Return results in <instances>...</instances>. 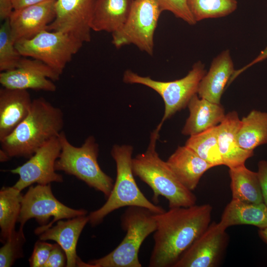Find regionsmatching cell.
<instances>
[{
  "instance_id": "obj_1",
  "label": "cell",
  "mask_w": 267,
  "mask_h": 267,
  "mask_svg": "<svg viewBox=\"0 0 267 267\" xmlns=\"http://www.w3.org/2000/svg\"><path fill=\"white\" fill-rule=\"evenodd\" d=\"M209 204L170 208L155 214L156 229L150 267H174L182 254L210 225Z\"/></svg>"
},
{
  "instance_id": "obj_2",
  "label": "cell",
  "mask_w": 267,
  "mask_h": 267,
  "mask_svg": "<svg viewBox=\"0 0 267 267\" xmlns=\"http://www.w3.org/2000/svg\"><path fill=\"white\" fill-rule=\"evenodd\" d=\"M62 110L44 97L33 100L24 120L0 142L1 148L10 158H30L43 144L57 136L64 127Z\"/></svg>"
},
{
  "instance_id": "obj_3",
  "label": "cell",
  "mask_w": 267,
  "mask_h": 267,
  "mask_svg": "<svg viewBox=\"0 0 267 267\" xmlns=\"http://www.w3.org/2000/svg\"><path fill=\"white\" fill-rule=\"evenodd\" d=\"M160 130L157 128L151 134L145 152L133 158L134 174L151 188L155 202H158L159 196H162L168 200L169 208L194 205L196 196L178 180L156 150Z\"/></svg>"
},
{
  "instance_id": "obj_4",
  "label": "cell",
  "mask_w": 267,
  "mask_h": 267,
  "mask_svg": "<svg viewBox=\"0 0 267 267\" xmlns=\"http://www.w3.org/2000/svg\"><path fill=\"white\" fill-rule=\"evenodd\" d=\"M133 152L131 145L113 146L111 154L116 166V180L105 204L88 215L89 222L92 226L100 223L108 214L124 207H141L156 214L165 211L150 201L138 187L132 168Z\"/></svg>"
},
{
  "instance_id": "obj_5",
  "label": "cell",
  "mask_w": 267,
  "mask_h": 267,
  "mask_svg": "<svg viewBox=\"0 0 267 267\" xmlns=\"http://www.w3.org/2000/svg\"><path fill=\"white\" fill-rule=\"evenodd\" d=\"M155 214L149 209L128 207L121 217L126 234L112 251L99 259L89 261L90 267H141L138 253L144 240L155 231Z\"/></svg>"
},
{
  "instance_id": "obj_6",
  "label": "cell",
  "mask_w": 267,
  "mask_h": 267,
  "mask_svg": "<svg viewBox=\"0 0 267 267\" xmlns=\"http://www.w3.org/2000/svg\"><path fill=\"white\" fill-rule=\"evenodd\" d=\"M59 138L61 152L55 162V170L76 177L108 198L113 187V180L98 164L99 146L95 138L89 136L80 147L72 144L63 131Z\"/></svg>"
},
{
  "instance_id": "obj_7",
  "label": "cell",
  "mask_w": 267,
  "mask_h": 267,
  "mask_svg": "<svg viewBox=\"0 0 267 267\" xmlns=\"http://www.w3.org/2000/svg\"><path fill=\"white\" fill-rule=\"evenodd\" d=\"M207 73L201 61L195 63L183 78L173 81H156L150 77H144L130 70H126L123 81L128 84H140L157 92L162 98L165 110L162 119L157 128L161 129L164 122L176 112L185 108L191 98L197 94L199 83Z\"/></svg>"
},
{
  "instance_id": "obj_8",
  "label": "cell",
  "mask_w": 267,
  "mask_h": 267,
  "mask_svg": "<svg viewBox=\"0 0 267 267\" xmlns=\"http://www.w3.org/2000/svg\"><path fill=\"white\" fill-rule=\"evenodd\" d=\"M83 44L68 33L45 30L31 39L16 42L15 46L22 56L39 60L61 75Z\"/></svg>"
},
{
  "instance_id": "obj_9",
  "label": "cell",
  "mask_w": 267,
  "mask_h": 267,
  "mask_svg": "<svg viewBox=\"0 0 267 267\" xmlns=\"http://www.w3.org/2000/svg\"><path fill=\"white\" fill-rule=\"evenodd\" d=\"M163 11L156 0H133L125 24L112 34L116 48L134 44L150 55L154 53V37Z\"/></svg>"
},
{
  "instance_id": "obj_10",
  "label": "cell",
  "mask_w": 267,
  "mask_h": 267,
  "mask_svg": "<svg viewBox=\"0 0 267 267\" xmlns=\"http://www.w3.org/2000/svg\"><path fill=\"white\" fill-rule=\"evenodd\" d=\"M87 214L86 210L71 208L58 200L52 193L50 184H38L30 186L23 195L17 222L23 227L29 220L35 219L41 225L35 230V233L40 235L56 222Z\"/></svg>"
},
{
  "instance_id": "obj_11",
  "label": "cell",
  "mask_w": 267,
  "mask_h": 267,
  "mask_svg": "<svg viewBox=\"0 0 267 267\" xmlns=\"http://www.w3.org/2000/svg\"><path fill=\"white\" fill-rule=\"evenodd\" d=\"M60 152L59 135L48 140L26 163L9 170L12 174L19 176L13 186L21 191L36 183L46 185L52 182H62V176L55 169V162Z\"/></svg>"
},
{
  "instance_id": "obj_12",
  "label": "cell",
  "mask_w": 267,
  "mask_h": 267,
  "mask_svg": "<svg viewBox=\"0 0 267 267\" xmlns=\"http://www.w3.org/2000/svg\"><path fill=\"white\" fill-rule=\"evenodd\" d=\"M60 75L44 62L23 57L15 69L0 73V83L3 88L29 89L54 92Z\"/></svg>"
},
{
  "instance_id": "obj_13",
  "label": "cell",
  "mask_w": 267,
  "mask_h": 267,
  "mask_svg": "<svg viewBox=\"0 0 267 267\" xmlns=\"http://www.w3.org/2000/svg\"><path fill=\"white\" fill-rule=\"evenodd\" d=\"M95 2V0H56V16L47 30L68 33L83 43L90 42Z\"/></svg>"
},
{
  "instance_id": "obj_14",
  "label": "cell",
  "mask_w": 267,
  "mask_h": 267,
  "mask_svg": "<svg viewBox=\"0 0 267 267\" xmlns=\"http://www.w3.org/2000/svg\"><path fill=\"white\" fill-rule=\"evenodd\" d=\"M227 235L218 223L210 224L182 254L173 267H214L220 262Z\"/></svg>"
},
{
  "instance_id": "obj_15",
  "label": "cell",
  "mask_w": 267,
  "mask_h": 267,
  "mask_svg": "<svg viewBox=\"0 0 267 267\" xmlns=\"http://www.w3.org/2000/svg\"><path fill=\"white\" fill-rule=\"evenodd\" d=\"M55 1L51 0L14 10L8 20L15 43L31 39L47 30L56 16Z\"/></svg>"
},
{
  "instance_id": "obj_16",
  "label": "cell",
  "mask_w": 267,
  "mask_h": 267,
  "mask_svg": "<svg viewBox=\"0 0 267 267\" xmlns=\"http://www.w3.org/2000/svg\"><path fill=\"white\" fill-rule=\"evenodd\" d=\"M89 222V216L86 215L67 221L59 220L55 225L49 227L39 235V239L56 242L66 253L67 267H87V263L82 261L77 256L76 247L80 234Z\"/></svg>"
},
{
  "instance_id": "obj_17",
  "label": "cell",
  "mask_w": 267,
  "mask_h": 267,
  "mask_svg": "<svg viewBox=\"0 0 267 267\" xmlns=\"http://www.w3.org/2000/svg\"><path fill=\"white\" fill-rule=\"evenodd\" d=\"M32 101L28 90L3 87L0 89V141L27 117Z\"/></svg>"
},
{
  "instance_id": "obj_18",
  "label": "cell",
  "mask_w": 267,
  "mask_h": 267,
  "mask_svg": "<svg viewBox=\"0 0 267 267\" xmlns=\"http://www.w3.org/2000/svg\"><path fill=\"white\" fill-rule=\"evenodd\" d=\"M238 113L231 111L227 114L218 127V139L223 165L229 168L245 165L254 155V151L242 148L237 141L236 134L240 125Z\"/></svg>"
},
{
  "instance_id": "obj_19",
  "label": "cell",
  "mask_w": 267,
  "mask_h": 267,
  "mask_svg": "<svg viewBox=\"0 0 267 267\" xmlns=\"http://www.w3.org/2000/svg\"><path fill=\"white\" fill-rule=\"evenodd\" d=\"M166 162L178 180L192 191L203 175L214 167L186 145L178 146Z\"/></svg>"
},
{
  "instance_id": "obj_20",
  "label": "cell",
  "mask_w": 267,
  "mask_h": 267,
  "mask_svg": "<svg viewBox=\"0 0 267 267\" xmlns=\"http://www.w3.org/2000/svg\"><path fill=\"white\" fill-rule=\"evenodd\" d=\"M234 71L230 51L223 50L213 59L208 72L201 80L197 91L198 96L220 104L225 87Z\"/></svg>"
},
{
  "instance_id": "obj_21",
  "label": "cell",
  "mask_w": 267,
  "mask_h": 267,
  "mask_svg": "<svg viewBox=\"0 0 267 267\" xmlns=\"http://www.w3.org/2000/svg\"><path fill=\"white\" fill-rule=\"evenodd\" d=\"M187 106L189 115L181 131L185 135H195L217 126L226 115L221 104L200 98L197 94L191 98Z\"/></svg>"
},
{
  "instance_id": "obj_22",
  "label": "cell",
  "mask_w": 267,
  "mask_h": 267,
  "mask_svg": "<svg viewBox=\"0 0 267 267\" xmlns=\"http://www.w3.org/2000/svg\"><path fill=\"white\" fill-rule=\"evenodd\" d=\"M133 0H95L91 30L112 34L120 29L129 15Z\"/></svg>"
},
{
  "instance_id": "obj_23",
  "label": "cell",
  "mask_w": 267,
  "mask_h": 267,
  "mask_svg": "<svg viewBox=\"0 0 267 267\" xmlns=\"http://www.w3.org/2000/svg\"><path fill=\"white\" fill-rule=\"evenodd\" d=\"M222 228L247 224L260 229L267 227V206L264 203H253L232 199L225 207L220 222Z\"/></svg>"
},
{
  "instance_id": "obj_24",
  "label": "cell",
  "mask_w": 267,
  "mask_h": 267,
  "mask_svg": "<svg viewBox=\"0 0 267 267\" xmlns=\"http://www.w3.org/2000/svg\"><path fill=\"white\" fill-rule=\"evenodd\" d=\"M229 169L232 199L253 203L264 202L257 172L249 170L245 165Z\"/></svg>"
},
{
  "instance_id": "obj_25",
  "label": "cell",
  "mask_w": 267,
  "mask_h": 267,
  "mask_svg": "<svg viewBox=\"0 0 267 267\" xmlns=\"http://www.w3.org/2000/svg\"><path fill=\"white\" fill-rule=\"evenodd\" d=\"M236 139L240 147L248 151L267 144V112L253 110L243 117Z\"/></svg>"
},
{
  "instance_id": "obj_26",
  "label": "cell",
  "mask_w": 267,
  "mask_h": 267,
  "mask_svg": "<svg viewBox=\"0 0 267 267\" xmlns=\"http://www.w3.org/2000/svg\"><path fill=\"white\" fill-rule=\"evenodd\" d=\"M23 195L12 187H2L0 190V241L4 243L15 230L20 213Z\"/></svg>"
},
{
  "instance_id": "obj_27",
  "label": "cell",
  "mask_w": 267,
  "mask_h": 267,
  "mask_svg": "<svg viewBox=\"0 0 267 267\" xmlns=\"http://www.w3.org/2000/svg\"><path fill=\"white\" fill-rule=\"evenodd\" d=\"M185 145L213 167L223 165L218 144L217 126L190 136Z\"/></svg>"
},
{
  "instance_id": "obj_28",
  "label": "cell",
  "mask_w": 267,
  "mask_h": 267,
  "mask_svg": "<svg viewBox=\"0 0 267 267\" xmlns=\"http://www.w3.org/2000/svg\"><path fill=\"white\" fill-rule=\"evenodd\" d=\"M189 10L197 22L226 16L237 7V0H186Z\"/></svg>"
},
{
  "instance_id": "obj_29",
  "label": "cell",
  "mask_w": 267,
  "mask_h": 267,
  "mask_svg": "<svg viewBox=\"0 0 267 267\" xmlns=\"http://www.w3.org/2000/svg\"><path fill=\"white\" fill-rule=\"evenodd\" d=\"M23 56L15 46L9 24L8 19L0 27V71L1 72L16 68Z\"/></svg>"
},
{
  "instance_id": "obj_30",
  "label": "cell",
  "mask_w": 267,
  "mask_h": 267,
  "mask_svg": "<svg viewBox=\"0 0 267 267\" xmlns=\"http://www.w3.org/2000/svg\"><path fill=\"white\" fill-rule=\"evenodd\" d=\"M26 242L23 227L14 230L0 249V267H10L23 257V246Z\"/></svg>"
},
{
  "instance_id": "obj_31",
  "label": "cell",
  "mask_w": 267,
  "mask_h": 267,
  "mask_svg": "<svg viewBox=\"0 0 267 267\" xmlns=\"http://www.w3.org/2000/svg\"><path fill=\"white\" fill-rule=\"evenodd\" d=\"M162 11H168L189 25L196 23L187 4L186 0H156Z\"/></svg>"
},
{
  "instance_id": "obj_32",
  "label": "cell",
  "mask_w": 267,
  "mask_h": 267,
  "mask_svg": "<svg viewBox=\"0 0 267 267\" xmlns=\"http://www.w3.org/2000/svg\"><path fill=\"white\" fill-rule=\"evenodd\" d=\"M53 244L41 240H38L35 244L31 257L29 259L31 267H44Z\"/></svg>"
},
{
  "instance_id": "obj_33",
  "label": "cell",
  "mask_w": 267,
  "mask_h": 267,
  "mask_svg": "<svg viewBox=\"0 0 267 267\" xmlns=\"http://www.w3.org/2000/svg\"><path fill=\"white\" fill-rule=\"evenodd\" d=\"M67 257L65 251L58 244H54L44 267H66Z\"/></svg>"
},
{
  "instance_id": "obj_34",
  "label": "cell",
  "mask_w": 267,
  "mask_h": 267,
  "mask_svg": "<svg viewBox=\"0 0 267 267\" xmlns=\"http://www.w3.org/2000/svg\"><path fill=\"white\" fill-rule=\"evenodd\" d=\"M257 173L264 203L267 206V161L261 160L258 162Z\"/></svg>"
},
{
  "instance_id": "obj_35",
  "label": "cell",
  "mask_w": 267,
  "mask_h": 267,
  "mask_svg": "<svg viewBox=\"0 0 267 267\" xmlns=\"http://www.w3.org/2000/svg\"><path fill=\"white\" fill-rule=\"evenodd\" d=\"M267 59V46L259 54V55L249 64L243 67L240 69L235 70L232 76H231L229 82L231 83L237 76H238L242 72L247 69L248 68L257 64L259 62H262L263 60Z\"/></svg>"
},
{
  "instance_id": "obj_36",
  "label": "cell",
  "mask_w": 267,
  "mask_h": 267,
  "mask_svg": "<svg viewBox=\"0 0 267 267\" xmlns=\"http://www.w3.org/2000/svg\"><path fill=\"white\" fill-rule=\"evenodd\" d=\"M13 11L11 0H0V19L2 22L9 19Z\"/></svg>"
},
{
  "instance_id": "obj_37",
  "label": "cell",
  "mask_w": 267,
  "mask_h": 267,
  "mask_svg": "<svg viewBox=\"0 0 267 267\" xmlns=\"http://www.w3.org/2000/svg\"><path fill=\"white\" fill-rule=\"evenodd\" d=\"M14 10H17L24 7L43 3L51 0H11Z\"/></svg>"
},
{
  "instance_id": "obj_38",
  "label": "cell",
  "mask_w": 267,
  "mask_h": 267,
  "mask_svg": "<svg viewBox=\"0 0 267 267\" xmlns=\"http://www.w3.org/2000/svg\"><path fill=\"white\" fill-rule=\"evenodd\" d=\"M10 157L2 149L0 148V162H6L10 159Z\"/></svg>"
},
{
  "instance_id": "obj_39",
  "label": "cell",
  "mask_w": 267,
  "mask_h": 267,
  "mask_svg": "<svg viewBox=\"0 0 267 267\" xmlns=\"http://www.w3.org/2000/svg\"><path fill=\"white\" fill-rule=\"evenodd\" d=\"M258 233L260 238L267 244V227L260 229Z\"/></svg>"
}]
</instances>
